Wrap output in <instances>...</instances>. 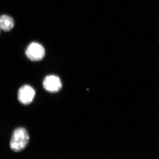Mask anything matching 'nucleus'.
<instances>
[{
	"instance_id": "obj_1",
	"label": "nucleus",
	"mask_w": 159,
	"mask_h": 159,
	"mask_svg": "<svg viewBox=\"0 0 159 159\" xmlns=\"http://www.w3.org/2000/svg\"><path fill=\"white\" fill-rule=\"evenodd\" d=\"M29 141L28 132L24 128L16 129L13 131L10 141V147L15 152L21 151L25 148Z\"/></svg>"
},
{
	"instance_id": "obj_2",
	"label": "nucleus",
	"mask_w": 159,
	"mask_h": 159,
	"mask_svg": "<svg viewBox=\"0 0 159 159\" xmlns=\"http://www.w3.org/2000/svg\"><path fill=\"white\" fill-rule=\"evenodd\" d=\"M25 54L30 60L39 61L44 57L45 51L41 45L37 43H32L26 49Z\"/></svg>"
},
{
	"instance_id": "obj_3",
	"label": "nucleus",
	"mask_w": 159,
	"mask_h": 159,
	"mask_svg": "<svg viewBox=\"0 0 159 159\" xmlns=\"http://www.w3.org/2000/svg\"><path fill=\"white\" fill-rule=\"evenodd\" d=\"M34 89L29 85H25L19 89L18 93V99L24 105H28L33 101L35 97Z\"/></svg>"
},
{
	"instance_id": "obj_4",
	"label": "nucleus",
	"mask_w": 159,
	"mask_h": 159,
	"mask_svg": "<svg viewBox=\"0 0 159 159\" xmlns=\"http://www.w3.org/2000/svg\"><path fill=\"white\" fill-rule=\"evenodd\" d=\"M43 86L45 89L48 92L56 93L62 88V83L59 77L56 75H48L44 79Z\"/></svg>"
},
{
	"instance_id": "obj_5",
	"label": "nucleus",
	"mask_w": 159,
	"mask_h": 159,
	"mask_svg": "<svg viewBox=\"0 0 159 159\" xmlns=\"http://www.w3.org/2000/svg\"><path fill=\"white\" fill-rule=\"evenodd\" d=\"M0 26L4 31H10L14 27V20L9 16L3 15L0 16Z\"/></svg>"
},
{
	"instance_id": "obj_6",
	"label": "nucleus",
	"mask_w": 159,
	"mask_h": 159,
	"mask_svg": "<svg viewBox=\"0 0 159 159\" xmlns=\"http://www.w3.org/2000/svg\"><path fill=\"white\" fill-rule=\"evenodd\" d=\"M1 29H1V26H0V31H1Z\"/></svg>"
}]
</instances>
